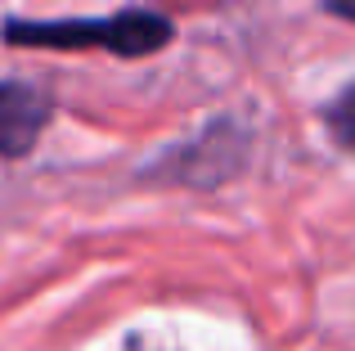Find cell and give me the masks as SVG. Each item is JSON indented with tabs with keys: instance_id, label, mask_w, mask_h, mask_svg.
<instances>
[{
	"instance_id": "3957f363",
	"label": "cell",
	"mask_w": 355,
	"mask_h": 351,
	"mask_svg": "<svg viewBox=\"0 0 355 351\" xmlns=\"http://www.w3.org/2000/svg\"><path fill=\"white\" fill-rule=\"evenodd\" d=\"M324 126L347 153H355V86H347L329 108H324Z\"/></svg>"
},
{
	"instance_id": "6da1fadb",
	"label": "cell",
	"mask_w": 355,
	"mask_h": 351,
	"mask_svg": "<svg viewBox=\"0 0 355 351\" xmlns=\"http://www.w3.org/2000/svg\"><path fill=\"white\" fill-rule=\"evenodd\" d=\"M0 41L14 50H59V54H86L104 50L113 59H148V54L166 50L175 41V23L157 9L130 5L108 18H5L0 23Z\"/></svg>"
},
{
	"instance_id": "277c9868",
	"label": "cell",
	"mask_w": 355,
	"mask_h": 351,
	"mask_svg": "<svg viewBox=\"0 0 355 351\" xmlns=\"http://www.w3.org/2000/svg\"><path fill=\"white\" fill-rule=\"evenodd\" d=\"M324 9H329L333 18H347V23H355V0H324Z\"/></svg>"
},
{
	"instance_id": "7a4b0ae2",
	"label": "cell",
	"mask_w": 355,
	"mask_h": 351,
	"mask_svg": "<svg viewBox=\"0 0 355 351\" xmlns=\"http://www.w3.org/2000/svg\"><path fill=\"white\" fill-rule=\"evenodd\" d=\"M54 117V95L36 81H0V158L18 162L36 149Z\"/></svg>"
}]
</instances>
